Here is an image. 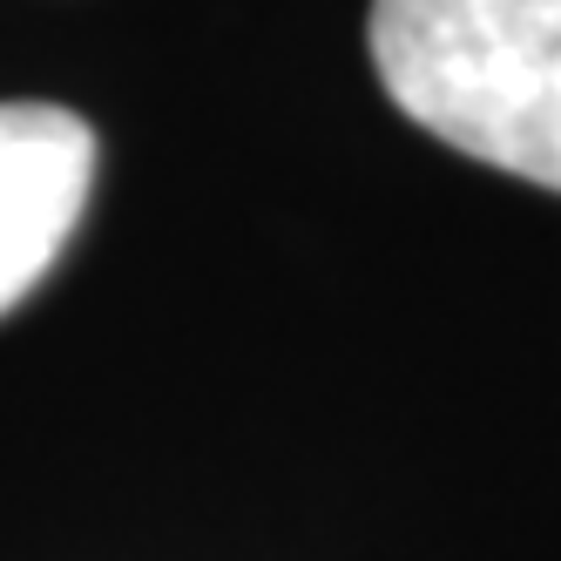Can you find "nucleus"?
<instances>
[{
  "label": "nucleus",
  "instance_id": "nucleus-1",
  "mask_svg": "<svg viewBox=\"0 0 561 561\" xmlns=\"http://www.w3.org/2000/svg\"><path fill=\"white\" fill-rule=\"evenodd\" d=\"M373 68L447 149L561 190V0H373Z\"/></svg>",
  "mask_w": 561,
  "mask_h": 561
},
{
  "label": "nucleus",
  "instance_id": "nucleus-2",
  "mask_svg": "<svg viewBox=\"0 0 561 561\" xmlns=\"http://www.w3.org/2000/svg\"><path fill=\"white\" fill-rule=\"evenodd\" d=\"M95 183V136L55 102H0V311L55 271Z\"/></svg>",
  "mask_w": 561,
  "mask_h": 561
}]
</instances>
